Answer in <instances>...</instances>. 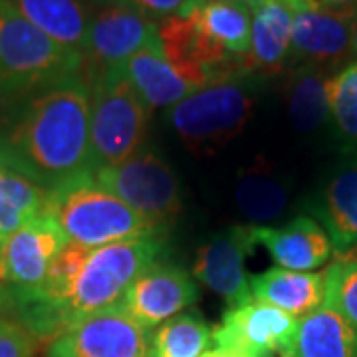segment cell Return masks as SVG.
Returning <instances> with one entry per match:
<instances>
[{"mask_svg": "<svg viewBox=\"0 0 357 357\" xmlns=\"http://www.w3.org/2000/svg\"><path fill=\"white\" fill-rule=\"evenodd\" d=\"M4 105L0 121V159L52 191L93 171L89 141L91 93L84 76Z\"/></svg>", "mask_w": 357, "mask_h": 357, "instance_id": "1", "label": "cell"}, {"mask_svg": "<svg viewBox=\"0 0 357 357\" xmlns=\"http://www.w3.org/2000/svg\"><path fill=\"white\" fill-rule=\"evenodd\" d=\"M48 215L64 232L68 243L86 248L163 238L128 203L105 191L93 178V171L52 189Z\"/></svg>", "mask_w": 357, "mask_h": 357, "instance_id": "2", "label": "cell"}, {"mask_svg": "<svg viewBox=\"0 0 357 357\" xmlns=\"http://www.w3.org/2000/svg\"><path fill=\"white\" fill-rule=\"evenodd\" d=\"M163 256V238L91 248L58 306L62 333L79 319L121 307L129 288Z\"/></svg>", "mask_w": 357, "mask_h": 357, "instance_id": "3", "label": "cell"}, {"mask_svg": "<svg viewBox=\"0 0 357 357\" xmlns=\"http://www.w3.org/2000/svg\"><path fill=\"white\" fill-rule=\"evenodd\" d=\"M86 60L60 46L0 0V103L82 76Z\"/></svg>", "mask_w": 357, "mask_h": 357, "instance_id": "4", "label": "cell"}, {"mask_svg": "<svg viewBox=\"0 0 357 357\" xmlns=\"http://www.w3.org/2000/svg\"><path fill=\"white\" fill-rule=\"evenodd\" d=\"M260 93L255 72L241 70L187 96L167 109V121L197 151H211L236 137L252 119Z\"/></svg>", "mask_w": 357, "mask_h": 357, "instance_id": "5", "label": "cell"}, {"mask_svg": "<svg viewBox=\"0 0 357 357\" xmlns=\"http://www.w3.org/2000/svg\"><path fill=\"white\" fill-rule=\"evenodd\" d=\"M91 93V165L114 167L143 149L151 109L131 86L123 66L86 76Z\"/></svg>", "mask_w": 357, "mask_h": 357, "instance_id": "6", "label": "cell"}, {"mask_svg": "<svg viewBox=\"0 0 357 357\" xmlns=\"http://www.w3.org/2000/svg\"><path fill=\"white\" fill-rule=\"evenodd\" d=\"M105 191L128 203L161 236L181 213V185L161 155L143 147L128 161L93 171Z\"/></svg>", "mask_w": 357, "mask_h": 357, "instance_id": "7", "label": "cell"}, {"mask_svg": "<svg viewBox=\"0 0 357 357\" xmlns=\"http://www.w3.org/2000/svg\"><path fill=\"white\" fill-rule=\"evenodd\" d=\"M145 48H161L159 22L133 4H112L91 16L84 60L88 74L121 68Z\"/></svg>", "mask_w": 357, "mask_h": 357, "instance_id": "8", "label": "cell"}, {"mask_svg": "<svg viewBox=\"0 0 357 357\" xmlns=\"http://www.w3.org/2000/svg\"><path fill=\"white\" fill-rule=\"evenodd\" d=\"M298 321L278 307L250 300L248 304L230 307L222 324L213 330V344L218 349L241 351L250 357H288L292 351Z\"/></svg>", "mask_w": 357, "mask_h": 357, "instance_id": "9", "label": "cell"}, {"mask_svg": "<svg viewBox=\"0 0 357 357\" xmlns=\"http://www.w3.org/2000/svg\"><path fill=\"white\" fill-rule=\"evenodd\" d=\"M256 236L252 225H236L213 234L197 250L192 274L227 306L238 307L255 300L250 278L246 274V258L255 252Z\"/></svg>", "mask_w": 357, "mask_h": 357, "instance_id": "10", "label": "cell"}, {"mask_svg": "<svg viewBox=\"0 0 357 357\" xmlns=\"http://www.w3.org/2000/svg\"><path fill=\"white\" fill-rule=\"evenodd\" d=\"M52 344L68 357H149L147 330L123 307L79 319Z\"/></svg>", "mask_w": 357, "mask_h": 357, "instance_id": "11", "label": "cell"}, {"mask_svg": "<svg viewBox=\"0 0 357 357\" xmlns=\"http://www.w3.org/2000/svg\"><path fill=\"white\" fill-rule=\"evenodd\" d=\"M66 243L64 232L48 213L16 230L2 246L6 288L16 294L38 290Z\"/></svg>", "mask_w": 357, "mask_h": 357, "instance_id": "12", "label": "cell"}, {"mask_svg": "<svg viewBox=\"0 0 357 357\" xmlns=\"http://www.w3.org/2000/svg\"><path fill=\"white\" fill-rule=\"evenodd\" d=\"M199 288L192 278L177 264L155 262L133 286L121 307L147 332L178 316L185 307L197 302Z\"/></svg>", "mask_w": 357, "mask_h": 357, "instance_id": "13", "label": "cell"}, {"mask_svg": "<svg viewBox=\"0 0 357 357\" xmlns=\"http://www.w3.org/2000/svg\"><path fill=\"white\" fill-rule=\"evenodd\" d=\"M357 8H319L302 0L292 24V50L310 64H335L351 54Z\"/></svg>", "mask_w": 357, "mask_h": 357, "instance_id": "14", "label": "cell"}, {"mask_svg": "<svg viewBox=\"0 0 357 357\" xmlns=\"http://www.w3.org/2000/svg\"><path fill=\"white\" fill-rule=\"evenodd\" d=\"M310 213L332 241L333 252H357V161L340 165L324 183Z\"/></svg>", "mask_w": 357, "mask_h": 357, "instance_id": "15", "label": "cell"}, {"mask_svg": "<svg viewBox=\"0 0 357 357\" xmlns=\"http://www.w3.org/2000/svg\"><path fill=\"white\" fill-rule=\"evenodd\" d=\"M256 244L266 248L278 268L310 272L324 266L333 255L328 232L316 218L296 217L284 227H255Z\"/></svg>", "mask_w": 357, "mask_h": 357, "instance_id": "16", "label": "cell"}, {"mask_svg": "<svg viewBox=\"0 0 357 357\" xmlns=\"http://www.w3.org/2000/svg\"><path fill=\"white\" fill-rule=\"evenodd\" d=\"M302 0H266L252 13L250 50L244 66L250 72H278L292 50V24Z\"/></svg>", "mask_w": 357, "mask_h": 357, "instance_id": "17", "label": "cell"}, {"mask_svg": "<svg viewBox=\"0 0 357 357\" xmlns=\"http://www.w3.org/2000/svg\"><path fill=\"white\" fill-rule=\"evenodd\" d=\"M250 290L258 302L278 307L296 319L306 318L326 302V272H294L286 268H268L250 278Z\"/></svg>", "mask_w": 357, "mask_h": 357, "instance_id": "18", "label": "cell"}, {"mask_svg": "<svg viewBox=\"0 0 357 357\" xmlns=\"http://www.w3.org/2000/svg\"><path fill=\"white\" fill-rule=\"evenodd\" d=\"M48 38L84 56L91 14L84 0H6Z\"/></svg>", "mask_w": 357, "mask_h": 357, "instance_id": "19", "label": "cell"}, {"mask_svg": "<svg viewBox=\"0 0 357 357\" xmlns=\"http://www.w3.org/2000/svg\"><path fill=\"white\" fill-rule=\"evenodd\" d=\"M288 357H357V330L340 310L324 302L298 321Z\"/></svg>", "mask_w": 357, "mask_h": 357, "instance_id": "20", "label": "cell"}, {"mask_svg": "<svg viewBox=\"0 0 357 357\" xmlns=\"http://www.w3.org/2000/svg\"><path fill=\"white\" fill-rule=\"evenodd\" d=\"M123 70L131 86L151 112L159 107L169 109L199 89L167 62L161 48L137 52L123 64Z\"/></svg>", "mask_w": 357, "mask_h": 357, "instance_id": "21", "label": "cell"}, {"mask_svg": "<svg viewBox=\"0 0 357 357\" xmlns=\"http://www.w3.org/2000/svg\"><path fill=\"white\" fill-rule=\"evenodd\" d=\"M234 201L252 227H264L286 213L290 185L268 163H256L241 171L234 187Z\"/></svg>", "mask_w": 357, "mask_h": 357, "instance_id": "22", "label": "cell"}, {"mask_svg": "<svg viewBox=\"0 0 357 357\" xmlns=\"http://www.w3.org/2000/svg\"><path fill=\"white\" fill-rule=\"evenodd\" d=\"M178 14H191L211 38L234 58L250 50L252 10L230 0H191Z\"/></svg>", "mask_w": 357, "mask_h": 357, "instance_id": "23", "label": "cell"}, {"mask_svg": "<svg viewBox=\"0 0 357 357\" xmlns=\"http://www.w3.org/2000/svg\"><path fill=\"white\" fill-rule=\"evenodd\" d=\"M48 197L50 191L0 159V256L16 230L48 213Z\"/></svg>", "mask_w": 357, "mask_h": 357, "instance_id": "24", "label": "cell"}, {"mask_svg": "<svg viewBox=\"0 0 357 357\" xmlns=\"http://www.w3.org/2000/svg\"><path fill=\"white\" fill-rule=\"evenodd\" d=\"M330 77L321 66H300L288 82V115L298 131L312 133L319 129L330 117L328 98Z\"/></svg>", "mask_w": 357, "mask_h": 357, "instance_id": "25", "label": "cell"}, {"mask_svg": "<svg viewBox=\"0 0 357 357\" xmlns=\"http://www.w3.org/2000/svg\"><path fill=\"white\" fill-rule=\"evenodd\" d=\"M213 332L197 314H178L157 326L149 337V357H201Z\"/></svg>", "mask_w": 357, "mask_h": 357, "instance_id": "26", "label": "cell"}, {"mask_svg": "<svg viewBox=\"0 0 357 357\" xmlns=\"http://www.w3.org/2000/svg\"><path fill=\"white\" fill-rule=\"evenodd\" d=\"M330 117L345 141L357 143V64L344 68L328 82Z\"/></svg>", "mask_w": 357, "mask_h": 357, "instance_id": "27", "label": "cell"}, {"mask_svg": "<svg viewBox=\"0 0 357 357\" xmlns=\"http://www.w3.org/2000/svg\"><path fill=\"white\" fill-rule=\"evenodd\" d=\"M326 302L340 310L357 330V252L340 258L326 270Z\"/></svg>", "mask_w": 357, "mask_h": 357, "instance_id": "28", "label": "cell"}, {"mask_svg": "<svg viewBox=\"0 0 357 357\" xmlns=\"http://www.w3.org/2000/svg\"><path fill=\"white\" fill-rule=\"evenodd\" d=\"M36 337L16 319L0 324V357H34Z\"/></svg>", "mask_w": 357, "mask_h": 357, "instance_id": "29", "label": "cell"}, {"mask_svg": "<svg viewBox=\"0 0 357 357\" xmlns=\"http://www.w3.org/2000/svg\"><path fill=\"white\" fill-rule=\"evenodd\" d=\"M189 2L191 0H129V4H133L137 10L159 22L181 13Z\"/></svg>", "mask_w": 357, "mask_h": 357, "instance_id": "30", "label": "cell"}, {"mask_svg": "<svg viewBox=\"0 0 357 357\" xmlns=\"http://www.w3.org/2000/svg\"><path fill=\"white\" fill-rule=\"evenodd\" d=\"M6 319H16L14 318L13 296H10V290L6 286H0V324Z\"/></svg>", "mask_w": 357, "mask_h": 357, "instance_id": "31", "label": "cell"}, {"mask_svg": "<svg viewBox=\"0 0 357 357\" xmlns=\"http://www.w3.org/2000/svg\"><path fill=\"white\" fill-rule=\"evenodd\" d=\"M319 8H357V0H306Z\"/></svg>", "mask_w": 357, "mask_h": 357, "instance_id": "32", "label": "cell"}, {"mask_svg": "<svg viewBox=\"0 0 357 357\" xmlns=\"http://www.w3.org/2000/svg\"><path fill=\"white\" fill-rule=\"evenodd\" d=\"M201 357H250V356H244L241 351H230V349H213V351H206L204 356Z\"/></svg>", "mask_w": 357, "mask_h": 357, "instance_id": "33", "label": "cell"}, {"mask_svg": "<svg viewBox=\"0 0 357 357\" xmlns=\"http://www.w3.org/2000/svg\"><path fill=\"white\" fill-rule=\"evenodd\" d=\"M230 2H238V4H243V6H246V8H250L252 13H255L258 6H262L266 0H230Z\"/></svg>", "mask_w": 357, "mask_h": 357, "instance_id": "34", "label": "cell"}, {"mask_svg": "<svg viewBox=\"0 0 357 357\" xmlns=\"http://www.w3.org/2000/svg\"><path fill=\"white\" fill-rule=\"evenodd\" d=\"M93 2L98 8H103V6H112V4H129V0H89Z\"/></svg>", "mask_w": 357, "mask_h": 357, "instance_id": "35", "label": "cell"}, {"mask_svg": "<svg viewBox=\"0 0 357 357\" xmlns=\"http://www.w3.org/2000/svg\"><path fill=\"white\" fill-rule=\"evenodd\" d=\"M351 54L357 56V13H356V22H354V36H351Z\"/></svg>", "mask_w": 357, "mask_h": 357, "instance_id": "36", "label": "cell"}, {"mask_svg": "<svg viewBox=\"0 0 357 357\" xmlns=\"http://www.w3.org/2000/svg\"><path fill=\"white\" fill-rule=\"evenodd\" d=\"M48 357H68V356H66V354L62 351V349H60V347H56V345L52 344L50 349H48Z\"/></svg>", "mask_w": 357, "mask_h": 357, "instance_id": "37", "label": "cell"}]
</instances>
